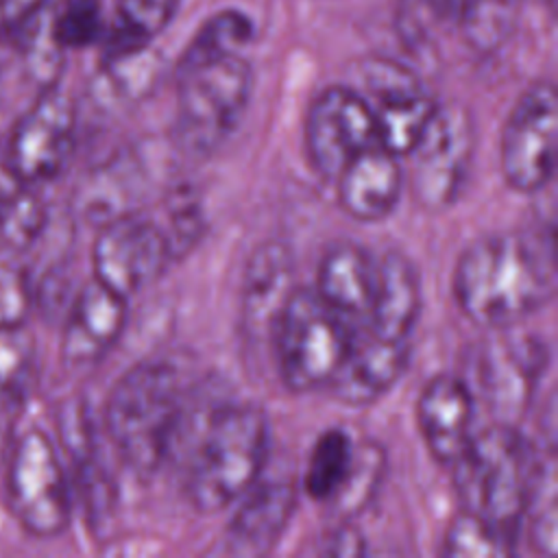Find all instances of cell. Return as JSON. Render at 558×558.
I'll use <instances>...</instances> for the list:
<instances>
[{
	"label": "cell",
	"instance_id": "cell-32",
	"mask_svg": "<svg viewBox=\"0 0 558 558\" xmlns=\"http://www.w3.org/2000/svg\"><path fill=\"white\" fill-rule=\"evenodd\" d=\"M466 0H397V33L414 48L427 46L434 35L460 20Z\"/></svg>",
	"mask_w": 558,
	"mask_h": 558
},
{
	"label": "cell",
	"instance_id": "cell-7",
	"mask_svg": "<svg viewBox=\"0 0 558 558\" xmlns=\"http://www.w3.org/2000/svg\"><path fill=\"white\" fill-rule=\"evenodd\" d=\"M7 506L33 536L61 534L72 517L70 482L50 436L31 427L15 436L7 458Z\"/></svg>",
	"mask_w": 558,
	"mask_h": 558
},
{
	"label": "cell",
	"instance_id": "cell-21",
	"mask_svg": "<svg viewBox=\"0 0 558 558\" xmlns=\"http://www.w3.org/2000/svg\"><path fill=\"white\" fill-rule=\"evenodd\" d=\"M333 183L347 216L360 222H379L401 198L403 170L399 157L377 144L353 157Z\"/></svg>",
	"mask_w": 558,
	"mask_h": 558
},
{
	"label": "cell",
	"instance_id": "cell-30",
	"mask_svg": "<svg viewBox=\"0 0 558 558\" xmlns=\"http://www.w3.org/2000/svg\"><path fill=\"white\" fill-rule=\"evenodd\" d=\"M44 20L61 52L94 46L102 41L107 31L102 0H57L48 11L44 9Z\"/></svg>",
	"mask_w": 558,
	"mask_h": 558
},
{
	"label": "cell",
	"instance_id": "cell-12",
	"mask_svg": "<svg viewBox=\"0 0 558 558\" xmlns=\"http://www.w3.org/2000/svg\"><path fill=\"white\" fill-rule=\"evenodd\" d=\"M371 146H377V126L364 94L347 85L325 87L305 118V150L312 168L325 181H336L344 166Z\"/></svg>",
	"mask_w": 558,
	"mask_h": 558
},
{
	"label": "cell",
	"instance_id": "cell-6",
	"mask_svg": "<svg viewBox=\"0 0 558 558\" xmlns=\"http://www.w3.org/2000/svg\"><path fill=\"white\" fill-rule=\"evenodd\" d=\"M172 144L194 157L211 155L238 126L253 92V68L242 52L177 72Z\"/></svg>",
	"mask_w": 558,
	"mask_h": 558
},
{
	"label": "cell",
	"instance_id": "cell-2",
	"mask_svg": "<svg viewBox=\"0 0 558 558\" xmlns=\"http://www.w3.org/2000/svg\"><path fill=\"white\" fill-rule=\"evenodd\" d=\"M460 506L514 541L536 475V453L514 425L495 421L473 432L449 464Z\"/></svg>",
	"mask_w": 558,
	"mask_h": 558
},
{
	"label": "cell",
	"instance_id": "cell-18",
	"mask_svg": "<svg viewBox=\"0 0 558 558\" xmlns=\"http://www.w3.org/2000/svg\"><path fill=\"white\" fill-rule=\"evenodd\" d=\"M475 399L471 386L449 373L432 377L416 399V425L434 460L451 464L473 429Z\"/></svg>",
	"mask_w": 558,
	"mask_h": 558
},
{
	"label": "cell",
	"instance_id": "cell-27",
	"mask_svg": "<svg viewBox=\"0 0 558 558\" xmlns=\"http://www.w3.org/2000/svg\"><path fill=\"white\" fill-rule=\"evenodd\" d=\"M386 449L373 438L353 445L351 466L340 488L327 501L336 519L349 521L371 506L386 477Z\"/></svg>",
	"mask_w": 558,
	"mask_h": 558
},
{
	"label": "cell",
	"instance_id": "cell-20",
	"mask_svg": "<svg viewBox=\"0 0 558 558\" xmlns=\"http://www.w3.org/2000/svg\"><path fill=\"white\" fill-rule=\"evenodd\" d=\"M242 497L240 508L225 530V554H268L279 543L294 514L296 486L286 480H270L259 486L255 484Z\"/></svg>",
	"mask_w": 558,
	"mask_h": 558
},
{
	"label": "cell",
	"instance_id": "cell-8",
	"mask_svg": "<svg viewBox=\"0 0 558 558\" xmlns=\"http://www.w3.org/2000/svg\"><path fill=\"white\" fill-rule=\"evenodd\" d=\"M166 174L168 157L157 144L120 148L83 174L72 194V209L83 222L98 229L142 211L157 190L168 187Z\"/></svg>",
	"mask_w": 558,
	"mask_h": 558
},
{
	"label": "cell",
	"instance_id": "cell-11",
	"mask_svg": "<svg viewBox=\"0 0 558 558\" xmlns=\"http://www.w3.org/2000/svg\"><path fill=\"white\" fill-rule=\"evenodd\" d=\"M74 142V102L57 85H48L11 129L2 166L20 181L39 185L65 170Z\"/></svg>",
	"mask_w": 558,
	"mask_h": 558
},
{
	"label": "cell",
	"instance_id": "cell-9",
	"mask_svg": "<svg viewBox=\"0 0 558 558\" xmlns=\"http://www.w3.org/2000/svg\"><path fill=\"white\" fill-rule=\"evenodd\" d=\"M558 159V94L551 81L532 83L510 109L501 142L499 166L504 181L523 194L549 185Z\"/></svg>",
	"mask_w": 558,
	"mask_h": 558
},
{
	"label": "cell",
	"instance_id": "cell-1",
	"mask_svg": "<svg viewBox=\"0 0 558 558\" xmlns=\"http://www.w3.org/2000/svg\"><path fill=\"white\" fill-rule=\"evenodd\" d=\"M451 290L473 325L488 331L517 327L556 292L551 238L501 231L471 242L456 262Z\"/></svg>",
	"mask_w": 558,
	"mask_h": 558
},
{
	"label": "cell",
	"instance_id": "cell-10",
	"mask_svg": "<svg viewBox=\"0 0 558 558\" xmlns=\"http://www.w3.org/2000/svg\"><path fill=\"white\" fill-rule=\"evenodd\" d=\"M475 153V126L462 105H438L410 153L414 159L410 192L425 211L451 207L469 177Z\"/></svg>",
	"mask_w": 558,
	"mask_h": 558
},
{
	"label": "cell",
	"instance_id": "cell-39",
	"mask_svg": "<svg viewBox=\"0 0 558 558\" xmlns=\"http://www.w3.org/2000/svg\"><path fill=\"white\" fill-rule=\"evenodd\" d=\"M11 440H13V436H11V429H9V418H7V412H4V405H2V399H0V466L4 464Z\"/></svg>",
	"mask_w": 558,
	"mask_h": 558
},
{
	"label": "cell",
	"instance_id": "cell-35",
	"mask_svg": "<svg viewBox=\"0 0 558 558\" xmlns=\"http://www.w3.org/2000/svg\"><path fill=\"white\" fill-rule=\"evenodd\" d=\"M35 371V340L24 327H0V399L22 397Z\"/></svg>",
	"mask_w": 558,
	"mask_h": 558
},
{
	"label": "cell",
	"instance_id": "cell-23",
	"mask_svg": "<svg viewBox=\"0 0 558 558\" xmlns=\"http://www.w3.org/2000/svg\"><path fill=\"white\" fill-rule=\"evenodd\" d=\"M375 288V266L355 242H338L318 264L316 292L338 314L368 316Z\"/></svg>",
	"mask_w": 558,
	"mask_h": 558
},
{
	"label": "cell",
	"instance_id": "cell-24",
	"mask_svg": "<svg viewBox=\"0 0 558 558\" xmlns=\"http://www.w3.org/2000/svg\"><path fill=\"white\" fill-rule=\"evenodd\" d=\"M161 78V57L150 46L102 57L92 98L107 111H124L146 100Z\"/></svg>",
	"mask_w": 558,
	"mask_h": 558
},
{
	"label": "cell",
	"instance_id": "cell-15",
	"mask_svg": "<svg viewBox=\"0 0 558 558\" xmlns=\"http://www.w3.org/2000/svg\"><path fill=\"white\" fill-rule=\"evenodd\" d=\"M547 366V347L532 333L495 329L480 349V390L499 423L514 425Z\"/></svg>",
	"mask_w": 558,
	"mask_h": 558
},
{
	"label": "cell",
	"instance_id": "cell-3",
	"mask_svg": "<svg viewBox=\"0 0 558 558\" xmlns=\"http://www.w3.org/2000/svg\"><path fill=\"white\" fill-rule=\"evenodd\" d=\"M181 375L146 360L118 377L105 401V427L120 460L140 477L155 473L168 453L181 408Z\"/></svg>",
	"mask_w": 558,
	"mask_h": 558
},
{
	"label": "cell",
	"instance_id": "cell-17",
	"mask_svg": "<svg viewBox=\"0 0 558 558\" xmlns=\"http://www.w3.org/2000/svg\"><path fill=\"white\" fill-rule=\"evenodd\" d=\"M124 325L126 299L92 279L68 310L61 331L63 364L85 368L100 362L122 336Z\"/></svg>",
	"mask_w": 558,
	"mask_h": 558
},
{
	"label": "cell",
	"instance_id": "cell-5",
	"mask_svg": "<svg viewBox=\"0 0 558 558\" xmlns=\"http://www.w3.org/2000/svg\"><path fill=\"white\" fill-rule=\"evenodd\" d=\"M353 336L347 318L329 307L314 288H294L270 340V357L290 392L325 388L342 364Z\"/></svg>",
	"mask_w": 558,
	"mask_h": 558
},
{
	"label": "cell",
	"instance_id": "cell-29",
	"mask_svg": "<svg viewBox=\"0 0 558 558\" xmlns=\"http://www.w3.org/2000/svg\"><path fill=\"white\" fill-rule=\"evenodd\" d=\"M253 39V22L238 9H222L214 13L194 35L177 63V72L192 65L242 52Z\"/></svg>",
	"mask_w": 558,
	"mask_h": 558
},
{
	"label": "cell",
	"instance_id": "cell-34",
	"mask_svg": "<svg viewBox=\"0 0 558 558\" xmlns=\"http://www.w3.org/2000/svg\"><path fill=\"white\" fill-rule=\"evenodd\" d=\"M458 26L469 46L490 52L506 41L514 26L512 0H466Z\"/></svg>",
	"mask_w": 558,
	"mask_h": 558
},
{
	"label": "cell",
	"instance_id": "cell-38",
	"mask_svg": "<svg viewBox=\"0 0 558 558\" xmlns=\"http://www.w3.org/2000/svg\"><path fill=\"white\" fill-rule=\"evenodd\" d=\"M323 543V554L327 556H360L366 549L364 538L355 527L349 525V521H342V525L329 532V536Z\"/></svg>",
	"mask_w": 558,
	"mask_h": 558
},
{
	"label": "cell",
	"instance_id": "cell-33",
	"mask_svg": "<svg viewBox=\"0 0 558 558\" xmlns=\"http://www.w3.org/2000/svg\"><path fill=\"white\" fill-rule=\"evenodd\" d=\"M512 543V538H508L480 517L460 510L445 532L442 554L451 558L510 556Z\"/></svg>",
	"mask_w": 558,
	"mask_h": 558
},
{
	"label": "cell",
	"instance_id": "cell-28",
	"mask_svg": "<svg viewBox=\"0 0 558 558\" xmlns=\"http://www.w3.org/2000/svg\"><path fill=\"white\" fill-rule=\"evenodd\" d=\"M353 438L342 427L325 429L307 456L303 488L316 501H329L340 488L353 458Z\"/></svg>",
	"mask_w": 558,
	"mask_h": 558
},
{
	"label": "cell",
	"instance_id": "cell-25",
	"mask_svg": "<svg viewBox=\"0 0 558 558\" xmlns=\"http://www.w3.org/2000/svg\"><path fill=\"white\" fill-rule=\"evenodd\" d=\"M35 187L0 163V257L20 255L41 238L48 209Z\"/></svg>",
	"mask_w": 558,
	"mask_h": 558
},
{
	"label": "cell",
	"instance_id": "cell-26",
	"mask_svg": "<svg viewBox=\"0 0 558 558\" xmlns=\"http://www.w3.org/2000/svg\"><path fill=\"white\" fill-rule=\"evenodd\" d=\"M181 0H116V17L102 37V57L131 52L166 31Z\"/></svg>",
	"mask_w": 558,
	"mask_h": 558
},
{
	"label": "cell",
	"instance_id": "cell-4",
	"mask_svg": "<svg viewBox=\"0 0 558 558\" xmlns=\"http://www.w3.org/2000/svg\"><path fill=\"white\" fill-rule=\"evenodd\" d=\"M268 440V416L259 405L233 403L216 410L187 475L192 506L214 514L242 499L259 480Z\"/></svg>",
	"mask_w": 558,
	"mask_h": 558
},
{
	"label": "cell",
	"instance_id": "cell-16",
	"mask_svg": "<svg viewBox=\"0 0 558 558\" xmlns=\"http://www.w3.org/2000/svg\"><path fill=\"white\" fill-rule=\"evenodd\" d=\"M294 275V255L283 242H264L248 255L240 290V325L248 349L270 355L277 318L296 288Z\"/></svg>",
	"mask_w": 558,
	"mask_h": 558
},
{
	"label": "cell",
	"instance_id": "cell-22",
	"mask_svg": "<svg viewBox=\"0 0 558 558\" xmlns=\"http://www.w3.org/2000/svg\"><path fill=\"white\" fill-rule=\"evenodd\" d=\"M421 277L401 251H388L375 268V288L368 310L371 333L408 342L421 316Z\"/></svg>",
	"mask_w": 558,
	"mask_h": 558
},
{
	"label": "cell",
	"instance_id": "cell-36",
	"mask_svg": "<svg viewBox=\"0 0 558 558\" xmlns=\"http://www.w3.org/2000/svg\"><path fill=\"white\" fill-rule=\"evenodd\" d=\"M35 290L24 268L0 257V327H24Z\"/></svg>",
	"mask_w": 558,
	"mask_h": 558
},
{
	"label": "cell",
	"instance_id": "cell-31",
	"mask_svg": "<svg viewBox=\"0 0 558 558\" xmlns=\"http://www.w3.org/2000/svg\"><path fill=\"white\" fill-rule=\"evenodd\" d=\"M163 207V225L161 231L168 240L172 259L185 257L203 238L205 233V218L201 203L192 187L187 185H172L163 190L161 196Z\"/></svg>",
	"mask_w": 558,
	"mask_h": 558
},
{
	"label": "cell",
	"instance_id": "cell-13",
	"mask_svg": "<svg viewBox=\"0 0 558 558\" xmlns=\"http://www.w3.org/2000/svg\"><path fill=\"white\" fill-rule=\"evenodd\" d=\"M172 262L159 222L142 211L98 227L92 248L94 279L126 301L159 279Z\"/></svg>",
	"mask_w": 558,
	"mask_h": 558
},
{
	"label": "cell",
	"instance_id": "cell-19",
	"mask_svg": "<svg viewBox=\"0 0 558 558\" xmlns=\"http://www.w3.org/2000/svg\"><path fill=\"white\" fill-rule=\"evenodd\" d=\"M408 362V342L386 340L368 333L366 340L351 342L342 364L325 388L340 403L371 405L401 379Z\"/></svg>",
	"mask_w": 558,
	"mask_h": 558
},
{
	"label": "cell",
	"instance_id": "cell-14",
	"mask_svg": "<svg viewBox=\"0 0 558 558\" xmlns=\"http://www.w3.org/2000/svg\"><path fill=\"white\" fill-rule=\"evenodd\" d=\"M360 76L375 113L377 144L395 157H408L438 107L436 98L412 70L392 59H371Z\"/></svg>",
	"mask_w": 558,
	"mask_h": 558
},
{
	"label": "cell",
	"instance_id": "cell-37",
	"mask_svg": "<svg viewBox=\"0 0 558 558\" xmlns=\"http://www.w3.org/2000/svg\"><path fill=\"white\" fill-rule=\"evenodd\" d=\"M48 0H0V39L20 37Z\"/></svg>",
	"mask_w": 558,
	"mask_h": 558
}]
</instances>
